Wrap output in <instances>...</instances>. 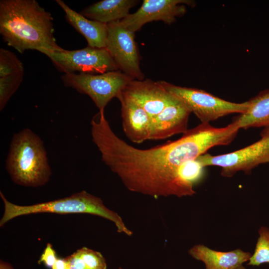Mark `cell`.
<instances>
[{
  "mask_svg": "<svg viewBox=\"0 0 269 269\" xmlns=\"http://www.w3.org/2000/svg\"><path fill=\"white\" fill-rule=\"evenodd\" d=\"M53 21L51 13L35 0H0V34L20 53L63 50L56 42Z\"/></svg>",
  "mask_w": 269,
  "mask_h": 269,
  "instance_id": "1",
  "label": "cell"
},
{
  "mask_svg": "<svg viewBox=\"0 0 269 269\" xmlns=\"http://www.w3.org/2000/svg\"><path fill=\"white\" fill-rule=\"evenodd\" d=\"M5 168L16 184L36 188L50 180L51 169L41 138L29 129L14 134L5 160Z\"/></svg>",
  "mask_w": 269,
  "mask_h": 269,
  "instance_id": "2",
  "label": "cell"
},
{
  "mask_svg": "<svg viewBox=\"0 0 269 269\" xmlns=\"http://www.w3.org/2000/svg\"><path fill=\"white\" fill-rule=\"evenodd\" d=\"M0 196L4 205L3 214L0 220V227L17 217L32 214L85 213L99 216L112 222L118 233L128 236L133 235V232L127 227L117 213L107 207L100 198L85 190L68 197L30 205L13 204L7 200L1 191Z\"/></svg>",
  "mask_w": 269,
  "mask_h": 269,
  "instance_id": "3",
  "label": "cell"
},
{
  "mask_svg": "<svg viewBox=\"0 0 269 269\" xmlns=\"http://www.w3.org/2000/svg\"><path fill=\"white\" fill-rule=\"evenodd\" d=\"M159 82L167 91L182 101L201 123H209L231 114H243L249 105V101L232 102L203 90L177 86L164 81Z\"/></svg>",
  "mask_w": 269,
  "mask_h": 269,
  "instance_id": "4",
  "label": "cell"
},
{
  "mask_svg": "<svg viewBox=\"0 0 269 269\" xmlns=\"http://www.w3.org/2000/svg\"><path fill=\"white\" fill-rule=\"evenodd\" d=\"M61 79L65 87L88 95L99 112L104 111L111 100L117 98L133 80L120 70L100 74H63Z\"/></svg>",
  "mask_w": 269,
  "mask_h": 269,
  "instance_id": "5",
  "label": "cell"
},
{
  "mask_svg": "<svg viewBox=\"0 0 269 269\" xmlns=\"http://www.w3.org/2000/svg\"><path fill=\"white\" fill-rule=\"evenodd\" d=\"M196 159L204 167H221L224 177H231L239 171L250 174L259 165L269 163V126L265 127L259 140L249 146L222 155L205 153Z\"/></svg>",
  "mask_w": 269,
  "mask_h": 269,
  "instance_id": "6",
  "label": "cell"
},
{
  "mask_svg": "<svg viewBox=\"0 0 269 269\" xmlns=\"http://www.w3.org/2000/svg\"><path fill=\"white\" fill-rule=\"evenodd\" d=\"M51 61L57 70L64 74H100L119 70L106 48H85L41 52Z\"/></svg>",
  "mask_w": 269,
  "mask_h": 269,
  "instance_id": "7",
  "label": "cell"
},
{
  "mask_svg": "<svg viewBox=\"0 0 269 269\" xmlns=\"http://www.w3.org/2000/svg\"><path fill=\"white\" fill-rule=\"evenodd\" d=\"M107 26L106 48L119 70L133 80H143L144 75L140 68L134 32L124 26L120 20L108 23Z\"/></svg>",
  "mask_w": 269,
  "mask_h": 269,
  "instance_id": "8",
  "label": "cell"
},
{
  "mask_svg": "<svg viewBox=\"0 0 269 269\" xmlns=\"http://www.w3.org/2000/svg\"><path fill=\"white\" fill-rule=\"evenodd\" d=\"M194 7L195 1L191 0H143L140 7L121 21L122 24L134 32L139 30L146 23L162 21L171 24L176 18L186 12V6Z\"/></svg>",
  "mask_w": 269,
  "mask_h": 269,
  "instance_id": "9",
  "label": "cell"
},
{
  "mask_svg": "<svg viewBox=\"0 0 269 269\" xmlns=\"http://www.w3.org/2000/svg\"><path fill=\"white\" fill-rule=\"evenodd\" d=\"M121 93L140 105L151 120L162 111L173 97L159 81H154L149 79L131 80Z\"/></svg>",
  "mask_w": 269,
  "mask_h": 269,
  "instance_id": "10",
  "label": "cell"
},
{
  "mask_svg": "<svg viewBox=\"0 0 269 269\" xmlns=\"http://www.w3.org/2000/svg\"><path fill=\"white\" fill-rule=\"evenodd\" d=\"M188 108L173 95L162 111L152 119L149 140H161L173 135L184 134L188 129Z\"/></svg>",
  "mask_w": 269,
  "mask_h": 269,
  "instance_id": "11",
  "label": "cell"
},
{
  "mask_svg": "<svg viewBox=\"0 0 269 269\" xmlns=\"http://www.w3.org/2000/svg\"><path fill=\"white\" fill-rule=\"evenodd\" d=\"M121 103L122 127L128 138L135 143L149 140L151 119L137 103L123 95L117 97Z\"/></svg>",
  "mask_w": 269,
  "mask_h": 269,
  "instance_id": "12",
  "label": "cell"
},
{
  "mask_svg": "<svg viewBox=\"0 0 269 269\" xmlns=\"http://www.w3.org/2000/svg\"><path fill=\"white\" fill-rule=\"evenodd\" d=\"M188 254L195 260L203 262L205 269H237L248 262L252 255L240 249L223 252L202 244L191 247Z\"/></svg>",
  "mask_w": 269,
  "mask_h": 269,
  "instance_id": "13",
  "label": "cell"
},
{
  "mask_svg": "<svg viewBox=\"0 0 269 269\" xmlns=\"http://www.w3.org/2000/svg\"><path fill=\"white\" fill-rule=\"evenodd\" d=\"M55 2L65 13L66 21L86 40L88 46L105 48L108 35L107 24L89 19L70 8L62 0Z\"/></svg>",
  "mask_w": 269,
  "mask_h": 269,
  "instance_id": "14",
  "label": "cell"
},
{
  "mask_svg": "<svg viewBox=\"0 0 269 269\" xmlns=\"http://www.w3.org/2000/svg\"><path fill=\"white\" fill-rule=\"evenodd\" d=\"M138 2L137 0H103L85 7L80 13L89 19L108 24L126 17L130 9Z\"/></svg>",
  "mask_w": 269,
  "mask_h": 269,
  "instance_id": "15",
  "label": "cell"
},
{
  "mask_svg": "<svg viewBox=\"0 0 269 269\" xmlns=\"http://www.w3.org/2000/svg\"><path fill=\"white\" fill-rule=\"evenodd\" d=\"M249 102L247 110L234 120L240 129L269 126V89L261 91Z\"/></svg>",
  "mask_w": 269,
  "mask_h": 269,
  "instance_id": "16",
  "label": "cell"
},
{
  "mask_svg": "<svg viewBox=\"0 0 269 269\" xmlns=\"http://www.w3.org/2000/svg\"><path fill=\"white\" fill-rule=\"evenodd\" d=\"M258 233L254 252L248 262L250 266H259L265 263L269 264V228L262 226Z\"/></svg>",
  "mask_w": 269,
  "mask_h": 269,
  "instance_id": "17",
  "label": "cell"
},
{
  "mask_svg": "<svg viewBox=\"0 0 269 269\" xmlns=\"http://www.w3.org/2000/svg\"><path fill=\"white\" fill-rule=\"evenodd\" d=\"M24 72L0 77V111L5 107L22 82Z\"/></svg>",
  "mask_w": 269,
  "mask_h": 269,
  "instance_id": "18",
  "label": "cell"
},
{
  "mask_svg": "<svg viewBox=\"0 0 269 269\" xmlns=\"http://www.w3.org/2000/svg\"><path fill=\"white\" fill-rule=\"evenodd\" d=\"M24 72L22 62L12 51L0 49V77Z\"/></svg>",
  "mask_w": 269,
  "mask_h": 269,
  "instance_id": "19",
  "label": "cell"
},
{
  "mask_svg": "<svg viewBox=\"0 0 269 269\" xmlns=\"http://www.w3.org/2000/svg\"><path fill=\"white\" fill-rule=\"evenodd\" d=\"M77 252L83 260L87 269H107L106 260L99 252L85 247Z\"/></svg>",
  "mask_w": 269,
  "mask_h": 269,
  "instance_id": "20",
  "label": "cell"
},
{
  "mask_svg": "<svg viewBox=\"0 0 269 269\" xmlns=\"http://www.w3.org/2000/svg\"><path fill=\"white\" fill-rule=\"evenodd\" d=\"M57 259L56 252L52 245L50 243H47L39 258L38 263H42L47 267L51 269Z\"/></svg>",
  "mask_w": 269,
  "mask_h": 269,
  "instance_id": "21",
  "label": "cell"
},
{
  "mask_svg": "<svg viewBox=\"0 0 269 269\" xmlns=\"http://www.w3.org/2000/svg\"><path fill=\"white\" fill-rule=\"evenodd\" d=\"M68 266V269H87L83 260L77 251L65 258Z\"/></svg>",
  "mask_w": 269,
  "mask_h": 269,
  "instance_id": "22",
  "label": "cell"
},
{
  "mask_svg": "<svg viewBox=\"0 0 269 269\" xmlns=\"http://www.w3.org/2000/svg\"><path fill=\"white\" fill-rule=\"evenodd\" d=\"M51 269H68V263L66 259L58 258Z\"/></svg>",
  "mask_w": 269,
  "mask_h": 269,
  "instance_id": "23",
  "label": "cell"
},
{
  "mask_svg": "<svg viewBox=\"0 0 269 269\" xmlns=\"http://www.w3.org/2000/svg\"><path fill=\"white\" fill-rule=\"evenodd\" d=\"M0 269H14V268L9 263L0 260Z\"/></svg>",
  "mask_w": 269,
  "mask_h": 269,
  "instance_id": "24",
  "label": "cell"
},
{
  "mask_svg": "<svg viewBox=\"0 0 269 269\" xmlns=\"http://www.w3.org/2000/svg\"><path fill=\"white\" fill-rule=\"evenodd\" d=\"M237 269H247L246 268H245L243 266H242L238 268Z\"/></svg>",
  "mask_w": 269,
  "mask_h": 269,
  "instance_id": "25",
  "label": "cell"
},
{
  "mask_svg": "<svg viewBox=\"0 0 269 269\" xmlns=\"http://www.w3.org/2000/svg\"><path fill=\"white\" fill-rule=\"evenodd\" d=\"M118 269H123L121 267H119V268Z\"/></svg>",
  "mask_w": 269,
  "mask_h": 269,
  "instance_id": "26",
  "label": "cell"
}]
</instances>
